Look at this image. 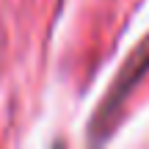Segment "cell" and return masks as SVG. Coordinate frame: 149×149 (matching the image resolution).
I'll return each mask as SVG.
<instances>
[{"label":"cell","mask_w":149,"mask_h":149,"mask_svg":"<svg viewBox=\"0 0 149 149\" xmlns=\"http://www.w3.org/2000/svg\"><path fill=\"white\" fill-rule=\"evenodd\" d=\"M146 72H149V36L141 42V47L130 55L127 66H124L122 74L116 77L111 94L105 97V102H102L100 113H97V119H94V133H108V130H111V124H113V119H116L119 108H122L124 97L133 91V86L138 83Z\"/></svg>","instance_id":"6da1fadb"}]
</instances>
